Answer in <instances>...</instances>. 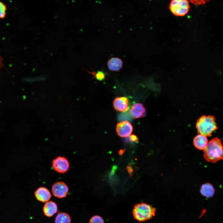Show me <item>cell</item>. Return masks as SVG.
I'll list each match as a JSON object with an SVG mask.
<instances>
[{
	"label": "cell",
	"instance_id": "1",
	"mask_svg": "<svg viewBox=\"0 0 223 223\" xmlns=\"http://www.w3.org/2000/svg\"><path fill=\"white\" fill-rule=\"evenodd\" d=\"M203 156L207 161L213 163L223 160V146L221 140L215 137L208 142L203 150Z\"/></svg>",
	"mask_w": 223,
	"mask_h": 223
},
{
	"label": "cell",
	"instance_id": "2",
	"mask_svg": "<svg viewBox=\"0 0 223 223\" xmlns=\"http://www.w3.org/2000/svg\"><path fill=\"white\" fill-rule=\"evenodd\" d=\"M196 127L199 134L206 137L211 136L218 128L216 119L212 115L202 116L197 120Z\"/></svg>",
	"mask_w": 223,
	"mask_h": 223
},
{
	"label": "cell",
	"instance_id": "3",
	"mask_svg": "<svg viewBox=\"0 0 223 223\" xmlns=\"http://www.w3.org/2000/svg\"><path fill=\"white\" fill-rule=\"evenodd\" d=\"M155 208L144 203L136 204L132 210L134 218L139 222L150 220L155 216Z\"/></svg>",
	"mask_w": 223,
	"mask_h": 223
},
{
	"label": "cell",
	"instance_id": "4",
	"mask_svg": "<svg viewBox=\"0 0 223 223\" xmlns=\"http://www.w3.org/2000/svg\"><path fill=\"white\" fill-rule=\"evenodd\" d=\"M169 9L174 15L182 16L188 12L190 6L187 0H172L170 3Z\"/></svg>",
	"mask_w": 223,
	"mask_h": 223
},
{
	"label": "cell",
	"instance_id": "5",
	"mask_svg": "<svg viewBox=\"0 0 223 223\" xmlns=\"http://www.w3.org/2000/svg\"><path fill=\"white\" fill-rule=\"evenodd\" d=\"M69 163L67 159L64 157L59 156L52 161V167L57 172L63 174L69 169Z\"/></svg>",
	"mask_w": 223,
	"mask_h": 223
},
{
	"label": "cell",
	"instance_id": "6",
	"mask_svg": "<svg viewBox=\"0 0 223 223\" xmlns=\"http://www.w3.org/2000/svg\"><path fill=\"white\" fill-rule=\"evenodd\" d=\"M51 191L53 195L59 198L65 197L68 192V187L63 182L57 181L52 186Z\"/></svg>",
	"mask_w": 223,
	"mask_h": 223
},
{
	"label": "cell",
	"instance_id": "7",
	"mask_svg": "<svg viewBox=\"0 0 223 223\" xmlns=\"http://www.w3.org/2000/svg\"><path fill=\"white\" fill-rule=\"evenodd\" d=\"M131 124L127 121H124L117 124L116 127L117 134L119 136L124 138L129 136L133 131Z\"/></svg>",
	"mask_w": 223,
	"mask_h": 223
},
{
	"label": "cell",
	"instance_id": "8",
	"mask_svg": "<svg viewBox=\"0 0 223 223\" xmlns=\"http://www.w3.org/2000/svg\"><path fill=\"white\" fill-rule=\"evenodd\" d=\"M114 109L117 111L125 112L129 108V100L125 97L116 98L113 102Z\"/></svg>",
	"mask_w": 223,
	"mask_h": 223
},
{
	"label": "cell",
	"instance_id": "9",
	"mask_svg": "<svg viewBox=\"0 0 223 223\" xmlns=\"http://www.w3.org/2000/svg\"><path fill=\"white\" fill-rule=\"evenodd\" d=\"M129 113L132 118L135 119L145 116L146 112L143 104L137 103L132 105L129 110Z\"/></svg>",
	"mask_w": 223,
	"mask_h": 223
},
{
	"label": "cell",
	"instance_id": "10",
	"mask_svg": "<svg viewBox=\"0 0 223 223\" xmlns=\"http://www.w3.org/2000/svg\"><path fill=\"white\" fill-rule=\"evenodd\" d=\"M37 199L42 202H46L50 199L51 195L49 190L44 187H41L37 189L34 192Z\"/></svg>",
	"mask_w": 223,
	"mask_h": 223
},
{
	"label": "cell",
	"instance_id": "11",
	"mask_svg": "<svg viewBox=\"0 0 223 223\" xmlns=\"http://www.w3.org/2000/svg\"><path fill=\"white\" fill-rule=\"evenodd\" d=\"M43 210L45 216L51 217L57 212L58 207L54 202L51 201H48L44 204Z\"/></svg>",
	"mask_w": 223,
	"mask_h": 223
},
{
	"label": "cell",
	"instance_id": "12",
	"mask_svg": "<svg viewBox=\"0 0 223 223\" xmlns=\"http://www.w3.org/2000/svg\"><path fill=\"white\" fill-rule=\"evenodd\" d=\"M208 142L206 136L199 134L194 137L193 140L195 146L200 150H203L207 146Z\"/></svg>",
	"mask_w": 223,
	"mask_h": 223
},
{
	"label": "cell",
	"instance_id": "13",
	"mask_svg": "<svg viewBox=\"0 0 223 223\" xmlns=\"http://www.w3.org/2000/svg\"><path fill=\"white\" fill-rule=\"evenodd\" d=\"M123 62L118 58L112 57L107 62V65L108 69L112 71L118 72L123 67Z\"/></svg>",
	"mask_w": 223,
	"mask_h": 223
},
{
	"label": "cell",
	"instance_id": "14",
	"mask_svg": "<svg viewBox=\"0 0 223 223\" xmlns=\"http://www.w3.org/2000/svg\"><path fill=\"white\" fill-rule=\"evenodd\" d=\"M215 191L213 186L208 183L203 184L200 189L201 194L207 198H210L213 196L215 193Z\"/></svg>",
	"mask_w": 223,
	"mask_h": 223
},
{
	"label": "cell",
	"instance_id": "15",
	"mask_svg": "<svg viewBox=\"0 0 223 223\" xmlns=\"http://www.w3.org/2000/svg\"><path fill=\"white\" fill-rule=\"evenodd\" d=\"M71 221L68 214L65 212H59L55 217V223H71Z\"/></svg>",
	"mask_w": 223,
	"mask_h": 223
},
{
	"label": "cell",
	"instance_id": "16",
	"mask_svg": "<svg viewBox=\"0 0 223 223\" xmlns=\"http://www.w3.org/2000/svg\"><path fill=\"white\" fill-rule=\"evenodd\" d=\"M89 73L91 74L93 76V78L97 80L101 81H104L106 79V76L108 75V74L105 73L103 71H98L97 72H95L93 71L92 72L86 70Z\"/></svg>",
	"mask_w": 223,
	"mask_h": 223
},
{
	"label": "cell",
	"instance_id": "17",
	"mask_svg": "<svg viewBox=\"0 0 223 223\" xmlns=\"http://www.w3.org/2000/svg\"><path fill=\"white\" fill-rule=\"evenodd\" d=\"M89 223H104V221L101 216L98 215H95L90 219Z\"/></svg>",
	"mask_w": 223,
	"mask_h": 223
},
{
	"label": "cell",
	"instance_id": "18",
	"mask_svg": "<svg viewBox=\"0 0 223 223\" xmlns=\"http://www.w3.org/2000/svg\"><path fill=\"white\" fill-rule=\"evenodd\" d=\"M7 8L3 2L0 1V18H4L6 15Z\"/></svg>",
	"mask_w": 223,
	"mask_h": 223
},
{
	"label": "cell",
	"instance_id": "19",
	"mask_svg": "<svg viewBox=\"0 0 223 223\" xmlns=\"http://www.w3.org/2000/svg\"><path fill=\"white\" fill-rule=\"evenodd\" d=\"M189 1L193 4L198 6L203 5L206 2L209 1L210 0H189Z\"/></svg>",
	"mask_w": 223,
	"mask_h": 223
},
{
	"label": "cell",
	"instance_id": "20",
	"mask_svg": "<svg viewBox=\"0 0 223 223\" xmlns=\"http://www.w3.org/2000/svg\"><path fill=\"white\" fill-rule=\"evenodd\" d=\"M46 79V78L44 76H39L36 77L30 78L27 79V80L28 81L33 82L35 81H44Z\"/></svg>",
	"mask_w": 223,
	"mask_h": 223
},
{
	"label": "cell",
	"instance_id": "21",
	"mask_svg": "<svg viewBox=\"0 0 223 223\" xmlns=\"http://www.w3.org/2000/svg\"><path fill=\"white\" fill-rule=\"evenodd\" d=\"M129 139L131 141L138 142V138L137 136L134 134H132L130 135Z\"/></svg>",
	"mask_w": 223,
	"mask_h": 223
},
{
	"label": "cell",
	"instance_id": "22",
	"mask_svg": "<svg viewBox=\"0 0 223 223\" xmlns=\"http://www.w3.org/2000/svg\"><path fill=\"white\" fill-rule=\"evenodd\" d=\"M127 170L129 173L130 175H131L133 171L131 166H127Z\"/></svg>",
	"mask_w": 223,
	"mask_h": 223
},
{
	"label": "cell",
	"instance_id": "23",
	"mask_svg": "<svg viewBox=\"0 0 223 223\" xmlns=\"http://www.w3.org/2000/svg\"><path fill=\"white\" fill-rule=\"evenodd\" d=\"M124 151L122 150H120L119 151V154L121 155L123 152Z\"/></svg>",
	"mask_w": 223,
	"mask_h": 223
}]
</instances>
